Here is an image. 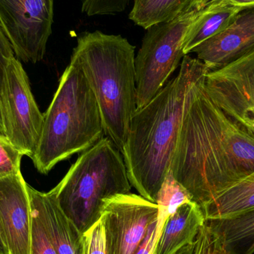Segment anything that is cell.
<instances>
[{
	"label": "cell",
	"mask_w": 254,
	"mask_h": 254,
	"mask_svg": "<svg viewBox=\"0 0 254 254\" xmlns=\"http://www.w3.org/2000/svg\"><path fill=\"white\" fill-rule=\"evenodd\" d=\"M54 4L55 0H0V25L19 61H43L52 33Z\"/></svg>",
	"instance_id": "8"
},
{
	"label": "cell",
	"mask_w": 254,
	"mask_h": 254,
	"mask_svg": "<svg viewBox=\"0 0 254 254\" xmlns=\"http://www.w3.org/2000/svg\"><path fill=\"white\" fill-rule=\"evenodd\" d=\"M194 250H195V242L192 244L182 248L180 251L175 254H194Z\"/></svg>",
	"instance_id": "29"
},
{
	"label": "cell",
	"mask_w": 254,
	"mask_h": 254,
	"mask_svg": "<svg viewBox=\"0 0 254 254\" xmlns=\"http://www.w3.org/2000/svg\"><path fill=\"white\" fill-rule=\"evenodd\" d=\"M201 73L191 85L170 174L200 207L254 173V138L212 101Z\"/></svg>",
	"instance_id": "1"
},
{
	"label": "cell",
	"mask_w": 254,
	"mask_h": 254,
	"mask_svg": "<svg viewBox=\"0 0 254 254\" xmlns=\"http://www.w3.org/2000/svg\"><path fill=\"white\" fill-rule=\"evenodd\" d=\"M254 52V7L241 9L228 28L203 42L195 53L210 71L223 68Z\"/></svg>",
	"instance_id": "12"
},
{
	"label": "cell",
	"mask_w": 254,
	"mask_h": 254,
	"mask_svg": "<svg viewBox=\"0 0 254 254\" xmlns=\"http://www.w3.org/2000/svg\"><path fill=\"white\" fill-rule=\"evenodd\" d=\"M31 230L30 254H58L46 231L39 210L31 201Z\"/></svg>",
	"instance_id": "20"
},
{
	"label": "cell",
	"mask_w": 254,
	"mask_h": 254,
	"mask_svg": "<svg viewBox=\"0 0 254 254\" xmlns=\"http://www.w3.org/2000/svg\"><path fill=\"white\" fill-rule=\"evenodd\" d=\"M43 118L40 141L31 158L42 174H48L74 154L87 150L105 135L93 91L74 58L61 76Z\"/></svg>",
	"instance_id": "4"
},
{
	"label": "cell",
	"mask_w": 254,
	"mask_h": 254,
	"mask_svg": "<svg viewBox=\"0 0 254 254\" xmlns=\"http://www.w3.org/2000/svg\"><path fill=\"white\" fill-rule=\"evenodd\" d=\"M0 254H9L1 227H0Z\"/></svg>",
	"instance_id": "28"
},
{
	"label": "cell",
	"mask_w": 254,
	"mask_h": 254,
	"mask_svg": "<svg viewBox=\"0 0 254 254\" xmlns=\"http://www.w3.org/2000/svg\"><path fill=\"white\" fill-rule=\"evenodd\" d=\"M241 9L243 7L228 4L224 0H218L191 25L184 42L185 55H189L203 42L222 32Z\"/></svg>",
	"instance_id": "16"
},
{
	"label": "cell",
	"mask_w": 254,
	"mask_h": 254,
	"mask_svg": "<svg viewBox=\"0 0 254 254\" xmlns=\"http://www.w3.org/2000/svg\"><path fill=\"white\" fill-rule=\"evenodd\" d=\"M121 153L109 137H103L81 152L54 188L63 211L83 234L101 219L106 200L131 192Z\"/></svg>",
	"instance_id": "5"
},
{
	"label": "cell",
	"mask_w": 254,
	"mask_h": 254,
	"mask_svg": "<svg viewBox=\"0 0 254 254\" xmlns=\"http://www.w3.org/2000/svg\"><path fill=\"white\" fill-rule=\"evenodd\" d=\"M204 86L231 122L254 138V52L223 68L209 71Z\"/></svg>",
	"instance_id": "9"
},
{
	"label": "cell",
	"mask_w": 254,
	"mask_h": 254,
	"mask_svg": "<svg viewBox=\"0 0 254 254\" xmlns=\"http://www.w3.org/2000/svg\"><path fill=\"white\" fill-rule=\"evenodd\" d=\"M4 125H3L2 116H1V103H0V134H4Z\"/></svg>",
	"instance_id": "30"
},
{
	"label": "cell",
	"mask_w": 254,
	"mask_h": 254,
	"mask_svg": "<svg viewBox=\"0 0 254 254\" xmlns=\"http://www.w3.org/2000/svg\"><path fill=\"white\" fill-rule=\"evenodd\" d=\"M0 227L9 254H30L31 200L21 173L0 179Z\"/></svg>",
	"instance_id": "11"
},
{
	"label": "cell",
	"mask_w": 254,
	"mask_h": 254,
	"mask_svg": "<svg viewBox=\"0 0 254 254\" xmlns=\"http://www.w3.org/2000/svg\"><path fill=\"white\" fill-rule=\"evenodd\" d=\"M254 208V173L201 207L206 220L222 219Z\"/></svg>",
	"instance_id": "17"
},
{
	"label": "cell",
	"mask_w": 254,
	"mask_h": 254,
	"mask_svg": "<svg viewBox=\"0 0 254 254\" xmlns=\"http://www.w3.org/2000/svg\"><path fill=\"white\" fill-rule=\"evenodd\" d=\"M159 237L157 231V220L155 221L148 229L146 237L134 254H154L155 244Z\"/></svg>",
	"instance_id": "26"
},
{
	"label": "cell",
	"mask_w": 254,
	"mask_h": 254,
	"mask_svg": "<svg viewBox=\"0 0 254 254\" xmlns=\"http://www.w3.org/2000/svg\"><path fill=\"white\" fill-rule=\"evenodd\" d=\"M205 224L222 243L226 254H254V208Z\"/></svg>",
	"instance_id": "15"
},
{
	"label": "cell",
	"mask_w": 254,
	"mask_h": 254,
	"mask_svg": "<svg viewBox=\"0 0 254 254\" xmlns=\"http://www.w3.org/2000/svg\"><path fill=\"white\" fill-rule=\"evenodd\" d=\"M207 69L199 60L185 55L177 76L146 105L137 109L130 122L122 152L127 176L139 195L152 202L156 201L170 171L188 91Z\"/></svg>",
	"instance_id": "2"
},
{
	"label": "cell",
	"mask_w": 254,
	"mask_h": 254,
	"mask_svg": "<svg viewBox=\"0 0 254 254\" xmlns=\"http://www.w3.org/2000/svg\"><path fill=\"white\" fill-rule=\"evenodd\" d=\"M228 4L240 7H254V0H224Z\"/></svg>",
	"instance_id": "27"
},
{
	"label": "cell",
	"mask_w": 254,
	"mask_h": 254,
	"mask_svg": "<svg viewBox=\"0 0 254 254\" xmlns=\"http://www.w3.org/2000/svg\"><path fill=\"white\" fill-rule=\"evenodd\" d=\"M194 254H226L219 237L205 223L195 239Z\"/></svg>",
	"instance_id": "24"
},
{
	"label": "cell",
	"mask_w": 254,
	"mask_h": 254,
	"mask_svg": "<svg viewBox=\"0 0 254 254\" xmlns=\"http://www.w3.org/2000/svg\"><path fill=\"white\" fill-rule=\"evenodd\" d=\"M28 190L57 253L84 254L83 234L63 211L54 189L42 192L28 185Z\"/></svg>",
	"instance_id": "13"
},
{
	"label": "cell",
	"mask_w": 254,
	"mask_h": 254,
	"mask_svg": "<svg viewBox=\"0 0 254 254\" xmlns=\"http://www.w3.org/2000/svg\"><path fill=\"white\" fill-rule=\"evenodd\" d=\"M189 201H192L189 192L169 172L158 191L155 201L158 207L157 226L163 229L168 217L181 205Z\"/></svg>",
	"instance_id": "19"
},
{
	"label": "cell",
	"mask_w": 254,
	"mask_h": 254,
	"mask_svg": "<svg viewBox=\"0 0 254 254\" xmlns=\"http://www.w3.org/2000/svg\"><path fill=\"white\" fill-rule=\"evenodd\" d=\"M71 58L81 67L96 98L106 137L121 152L136 104L135 47L122 35L82 33Z\"/></svg>",
	"instance_id": "3"
},
{
	"label": "cell",
	"mask_w": 254,
	"mask_h": 254,
	"mask_svg": "<svg viewBox=\"0 0 254 254\" xmlns=\"http://www.w3.org/2000/svg\"><path fill=\"white\" fill-rule=\"evenodd\" d=\"M204 223V213L196 203L182 204L166 221L154 254H175L192 244Z\"/></svg>",
	"instance_id": "14"
},
{
	"label": "cell",
	"mask_w": 254,
	"mask_h": 254,
	"mask_svg": "<svg viewBox=\"0 0 254 254\" xmlns=\"http://www.w3.org/2000/svg\"><path fill=\"white\" fill-rule=\"evenodd\" d=\"M0 103L4 135L24 155L32 158L44 118L33 95L28 75L16 57L4 70Z\"/></svg>",
	"instance_id": "7"
},
{
	"label": "cell",
	"mask_w": 254,
	"mask_h": 254,
	"mask_svg": "<svg viewBox=\"0 0 254 254\" xmlns=\"http://www.w3.org/2000/svg\"><path fill=\"white\" fill-rule=\"evenodd\" d=\"M23 155L4 134H0V179L20 173Z\"/></svg>",
	"instance_id": "21"
},
{
	"label": "cell",
	"mask_w": 254,
	"mask_h": 254,
	"mask_svg": "<svg viewBox=\"0 0 254 254\" xmlns=\"http://www.w3.org/2000/svg\"><path fill=\"white\" fill-rule=\"evenodd\" d=\"M217 1L193 0L176 17L146 29L134 60L137 109L165 86L185 56L184 42L191 25Z\"/></svg>",
	"instance_id": "6"
},
{
	"label": "cell",
	"mask_w": 254,
	"mask_h": 254,
	"mask_svg": "<svg viewBox=\"0 0 254 254\" xmlns=\"http://www.w3.org/2000/svg\"><path fill=\"white\" fill-rule=\"evenodd\" d=\"M14 58H16V55L11 43L0 25V88L4 77V70Z\"/></svg>",
	"instance_id": "25"
},
{
	"label": "cell",
	"mask_w": 254,
	"mask_h": 254,
	"mask_svg": "<svg viewBox=\"0 0 254 254\" xmlns=\"http://www.w3.org/2000/svg\"><path fill=\"white\" fill-rule=\"evenodd\" d=\"M130 0H83L82 12L89 16L116 15L126 10Z\"/></svg>",
	"instance_id": "22"
},
{
	"label": "cell",
	"mask_w": 254,
	"mask_h": 254,
	"mask_svg": "<svg viewBox=\"0 0 254 254\" xmlns=\"http://www.w3.org/2000/svg\"><path fill=\"white\" fill-rule=\"evenodd\" d=\"M83 243L84 254H108L102 219H100L93 226L83 233Z\"/></svg>",
	"instance_id": "23"
},
{
	"label": "cell",
	"mask_w": 254,
	"mask_h": 254,
	"mask_svg": "<svg viewBox=\"0 0 254 254\" xmlns=\"http://www.w3.org/2000/svg\"><path fill=\"white\" fill-rule=\"evenodd\" d=\"M158 214L156 203L137 194H120L106 200L101 219L107 254H135Z\"/></svg>",
	"instance_id": "10"
},
{
	"label": "cell",
	"mask_w": 254,
	"mask_h": 254,
	"mask_svg": "<svg viewBox=\"0 0 254 254\" xmlns=\"http://www.w3.org/2000/svg\"><path fill=\"white\" fill-rule=\"evenodd\" d=\"M193 0H134L130 20L145 30L158 22L170 20Z\"/></svg>",
	"instance_id": "18"
}]
</instances>
